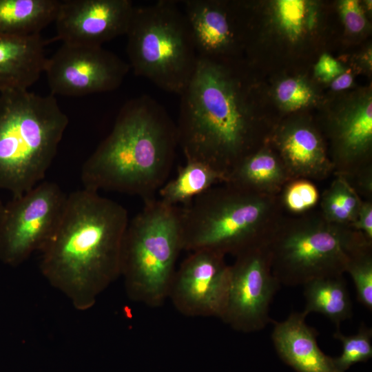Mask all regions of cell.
<instances>
[{"mask_svg":"<svg viewBox=\"0 0 372 372\" xmlns=\"http://www.w3.org/2000/svg\"><path fill=\"white\" fill-rule=\"evenodd\" d=\"M125 35L135 74L180 96L194 73L198 54L179 1L135 6Z\"/></svg>","mask_w":372,"mask_h":372,"instance_id":"cell-6","label":"cell"},{"mask_svg":"<svg viewBox=\"0 0 372 372\" xmlns=\"http://www.w3.org/2000/svg\"><path fill=\"white\" fill-rule=\"evenodd\" d=\"M60 3L59 0H0V34H41L54 22Z\"/></svg>","mask_w":372,"mask_h":372,"instance_id":"cell-17","label":"cell"},{"mask_svg":"<svg viewBox=\"0 0 372 372\" xmlns=\"http://www.w3.org/2000/svg\"><path fill=\"white\" fill-rule=\"evenodd\" d=\"M333 337L342 344L340 356L333 358L340 372H345L353 364L365 362L372 358V329L361 324L356 333L347 335L336 329Z\"/></svg>","mask_w":372,"mask_h":372,"instance_id":"cell-24","label":"cell"},{"mask_svg":"<svg viewBox=\"0 0 372 372\" xmlns=\"http://www.w3.org/2000/svg\"><path fill=\"white\" fill-rule=\"evenodd\" d=\"M316 187L307 180H297L287 189L284 200L287 207L291 211L300 213L314 206L318 200Z\"/></svg>","mask_w":372,"mask_h":372,"instance_id":"cell-28","label":"cell"},{"mask_svg":"<svg viewBox=\"0 0 372 372\" xmlns=\"http://www.w3.org/2000/svg\"><path fill=\"white\" fill-rule=\"evenodd\" d=\"M45 42L41 34H0V93L28 90L44 72Z\"/></svg>","mask_w":372,"mask_h":372,"instance_id":"cell-16","label":"cell"},{"mask_svg":"<svg viewBox=\"0 0 372 372\" xmlns=\"http://www.w3.org/2000/svg\"><path fill=\"white\" fill-rule=\"evenodd\" d=\"M354 227L360 231L368 240L372 238V206L371 204L362 203L355 221Z\"/></svg>","mask_w":372,"mask_h":372,"instance_id":"cell-31","label":"cell"},{"mask_svg":"<svg viewBox=\"0 0 372 372\" xmlns=\"http://www.w3.org/2000/svg\"><path fill=\"white\" fill-rule=\"evenodd\" d=\"M344 71L341 63L327 53L320 56L314 67L316 76L324 82L333 81Z\"/></svg>","mask_w":372,"mask_h":372,"instance_id":"cell-30","label":"cell"},{"mask_svg":"<svg viewBox=\"0 0 372 372\" xmlns=\"http://www.w3.org/2000/svg\"><path fill=\"white\" fill-rule=\"evenodd\" d=\"M66 198L56 183L43 180L4 204L0 216V261L17 267L41 252L59 223Z\"/></svg>","mask_w":372,"mask_h":372,"instance_id":"cell-9","label":"cell"},{"mask_svg":"<svg viewBox=\"0 0 372 372\" xmlns=\"http://www.w3.org/2000/svg\"><path fill=\"white\" fill-rule=\"evenodd\" d=\"M134 7L130 0L61 1L56 38L65 44L102 46L125 35Z\"/></svg>","mask_w":372,"mask_h":372,"instance_id":"cell-13","label":"cell"},{"mask_svg":"<svg viewBox=\"0 0 372 372\" xmlns=\"http://www.w3.org/2000/svg\"><path fill=\"white\" fill-rule=\"evenodd\" d=\"M370 245L360 249L351 258L346 271L353 281L357 300L371 311L372 258Z\"/></svg>","mask_w":372,"mask_h":372,"instance_id":"cell-25","label":"cell"},{"mask_svg":"<svg viewBox=\"0 0 372 372\" xmlns=\"http://www.w3.org/2000/svg\"><path fill=\"white\" fill-rule=\"evenodd\" d=\"M302 286L306 301L302 312L307 316L312 312L322 314L336 329L352 317L353 304L342 276L314 279Z\"/></svg>","mask_w":372,"mask_h":372,"instance_id":"cell-18","label":"cell"},{"mask_svg":"<svg viewBox=\"0 0 372 372\" xmlns=\"http://www.w3.org/2000/svg\"><path fill=\"white\" fill-rule=\"evenodd\" d=\"M278 24L282 32L292 41L302 34L307 22V3L302 0H279L274 6Z\"/></svg>","mask_w":372,"mask_h":372,"instance_id":"cell-26","label":"cell"},{"mask_svg":"<svg viewBox=\"0 0 372 372\" xmlns=\"http://www.w3.org/2000/svg\"><path fill=\"white\" fill-rule=\"evenodd\" d=\"M353 81L352 73L347 70L331 81V87L334 91L343 90L349 88L352 85Z\"/></svg>","mask_w":372,"mask_h":372,"instance_id":"cell-32","label":"cell"},{"mask_svg":"<svg viewBox=\"0 0 372 372\" xmlns=\"http://www.w3.org/2000/svg\"><path fill=\"white\" fill-rule=\"evenodd\" d=\"M276 96L280 105L289 111L309 105L315 97L311 87L298 78L286 79L280 82L276 90Z\"/></svg>","mask_w":372,"mask_h":372,"instance_id":"cell-27","label":"cell"},{"mask_svg":"<svg viewBox=\"0 0 372 372\" xmlns=\"http://www.w3.org/2000/svg\"><path fill=\"white\" fill-rule=\"evenodd\" d=\"M177 146L176 124L164 107L149 96L135 97L84 163L83 188L154 198L167 181Z\"/></svg>","mask_w":372,"mask_h":372,"instance_id":"cell-2","label":"cell"},{"mask_svg":"<svg viewBox=\"0 0 372 372\" xmlns=\"http://www.w3.org/2000/svg\"><path fill=\"white\" fill-rule=\"evenodd\" d=\"M361 205L355 192L343 178L333 181L322 201L326 219L334 224L353 223Z\"/></svg>","mask_w":372,"mask_h":372,"instance_id":"cell-23","label":"cell"},{"mask_svg":"<svg viewBox=\"0 0 372 372\" xmlns=\"http://www.w3.org/2000/svg\"><path fill=\"white\" fill-rule=\"evenodd\" d=\"M342 147L349 156L364 152L372 140L371 99L362 101L347 112L340 124Z\"/></svg>","mask_w":372,"mask_h":372,"instance_id":"cell-22","label":"cell"},{"mask_svg":"<svg viewBox=\"0 0 372 372\" xmlns=\"http://www.w3.org/2000/svg\"><path fill=\"white\" fill-rule=\"evenodd\" d=\"M143 202L125 231L121 276L130 300L155 308L168 298L183 250L180 208L156 197Z\"/></svg>","mask_w":372,"mask_h":372,"instance_id":"cell-5","label":"cell"},{"mask_svg":"<svg viewBox=\"0 0 372 372\" xmlns=\"http://www.w3.org/2000/svg\"><path fill=\"white\" fill-rule=\"evenodd\" d=\"M281 285L272 271L267 240L238 254L229 265V285L222 320L234 330L253 333L273 320L270 305Z\"/></svg>","mask_w":372,"mask_h":372,"instance_id":"cell-10","label":"cell"},{"mask_svg":"<svg viewBox=\"0 0 372 372\" xmlns=\"http://www.w3.org/2000/svg\"><path fill=\"white\" fill-rule=\"evenodd\" d=\"M130 68L129 63L102 46L63 43L47 58L44 73L51 94L76 96L117 89Z\"/></svg>","mask_w":372,"mask_h":372,"instance_id":"cell-11","label":"cell"},{"mask_svg":"<svg viewBox=\"0 0 372 372\" xmlns=\"http://www.w3.org/2000/svg\"><path fill=\"white\" fill-rule=\"evenodd\" d=\"M3 207H4V204L3 203L1 200L0 199V216H1V214L2 210L3 209Z\"/></svg>","mask_w":372,"mask_h":372,"instance_id":"cell-33","label":"cell"},{"mask_svg":"<svg viewBox=\"0 0 372 372\" xmlns=\"http://www.w3.org/2000/svg\"><path fill=\"white\" fill-rule=\"evenodd\" d=\"M284 178V171L270 153L260 151L248 154L231 171L227 184L238 189L255 190L278 185Z\"/></svg>","mask_w":372,"mask_h":372,"instance_id":"cell-21","label":"cell"},{"mask_svg":"<svg viewBox=\"0 0 372 372\" xmlns=\"http://www.w3.org/2000/svg\"><path fill=\"white\" fill-rule=\"evenodd\" d=\"M128 223L123 206L96 192L83 188L67 195L59 223L40 252L39 268L74 309H92L121 276Z\"/></svg>","mask_w":372,"mask_h":372,"instance_id":"cell-1","label":"cell"},{"mask_svg":"<svg viewBox=\"0 0 372 372\" xmlns=\"http://www.w3.org/2000/svg\"><path fill=\"white\" fill-rule=\"evenodd\" d=\"M306 317L302 311L292 312L285 320H272L271 340L278 354L297 372H340L333 358L320 349L318 333Z\"/></svg>","mask_w":372,"mask_h":372,"instance_id":"cell-14","label":"cell"},{"mask_svg":"<svg viewBox=\"0 0 372 372\" xmlns=\"http://www.w3.org/2000/svg\"><path fill=\"white\" fill-rule=\"evenodd\" d=\"M229 285L225 255L209 249L191 251L176 269L168 298L181 314L189 317L223 316Z\"/></svg>","mask_w":372,"mask_h":372,"instance_id":"cell-12","label":"cell"},{"mask_svg":"<svg viewBox=\"0 0 372 372\" xmlns=\"http://www.w3.org/2000/svg\"><path fill=\"white\" fill-rule=\"evenodd\" d=\"M339 10L347 29L351 33L361 32L366 25V17L357 0H344L339 4Z\"/></svg>","mask_w":372,"mask_h":372,"instance_id":"cell-29","label":"cell"},{"mask_svg":"<svg viewBox=\"0 0 372 372\" xmlns=\"http://www.w3.org/2000/svg\"><path fill=\"white\" fill-rule=\"evenodd\" d=\"M180 208L183 250L238 254L263 242L268 203L229 184L208 189Z\"/></svg>","mask_w":372,"mask_h":372,"instance_id":"cell-7","label":"cell"},{"mask_svg":"<svg viewBox=\"0 0 372 372\" xmlns=\"http://www.w3.org/2000/svg\"><path fill=\"white\" fill-rule=\"evenodd\" d=\"M272 271L280 285H303L342 276L351 258L371 245L363 234L340 225H298L268 237Z\"/></svg>","mask_w":372,"mask_h":372,"instance_id":"cell-8","label":"cell"},{"mask_svg":"<svg viewBox=\"0 0 372 372\" xmlns=\"http://www.w3.org/2000/svg\"><path fill=\"white\" fill-rule=\"evenodd\" d=\"M68 123L51 94L0 93V189L16 196L43 181Z\"/></svg>","mask_w":372,"mask_h":372,"instance_id":"cell-4","label":"cell"},{"mask_svg":"<svg viewBox=\"0 0 372 372\" xmlns=\"http://www.w3.org/2000/svg\"><path fill=\"white\" fill-rule=\"evenodd\" d=\"M241 79L224 59L198 56L180 95L178 143L186 161L205 163L227 178L248 154L251 124Z\"/></svg>","mask_w":372,"mask_h":372,"instance_id":"cell-3","label":"cell"},{"mask_svg":"<svg viewBox=\"0 0 372 372\" xmlns=\"http://www.w3.org/2000/svg\"><path fill=\"white\" fill-rule=\"evenodd\" d=\"M280 147L289 169L294 174L315 176L329 169L322 142L309 127L298 126L287 130Z\"/></svg>","mask_w":372,"mask_h":372,"instance_id":"cell-19","label":"cell"},{"mask_svg":"<svg viewBox=\"0 0 372 372\" xmlns=\"http://www.w3.org/2000/svg\"><path fill=\"white\" fill-rule=\"evenodd\" d=\"M222 181H227L222 172L205 163L188 160L178 167L176 177L161 187L158 198L169 205H185Z\"/></svg>","mask_w":372,"mask_h":372,"instance_id":"cell-20","label":"cell"},{"mask_svg":"<svg viewBox=\"0 0 372 372\" xmlns=\"http://www.w3.org/2000/svg\"><path fill=\"white\" fill-rule=\"evenodd\" d=\"M180 3L198 56L222 59L236 43L231 13L223 3L185 0Z\"/></svg>","mask_w":372,"mask_h":372,"instance_id":"cell-15","label":"cell"}]
</instances>
